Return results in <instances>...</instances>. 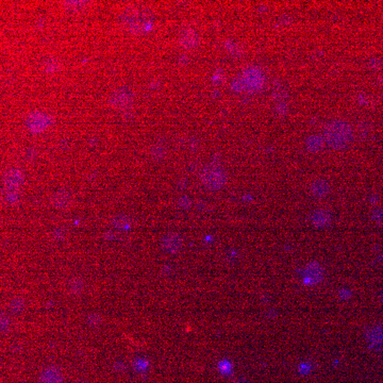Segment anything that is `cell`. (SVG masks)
<instances>
[{
	"instance_id": "6da1fadb",
	"label": "cell",
	"mask_w": 383,
	"mask_h": 383,
	"mask_svg": "<svg viewBox=\"0 0 383 383\" xmlns=\"http://www.w3.org/2000/svg\"><path fill=\"white\" fill-rule=\"evenodd\" d=\"M155 23V16L146 4L133 3L127 6L119 16L122 27L132 34L148 32Z\"/></svg>"
},
{
	"instance_id": "7a4b0ae2",
	"label": "cell",
	"mask_w": 383,
	"mask_h": 383,
	"mask_svg": "<svg viewBox=\"0 0 383 383\" xmlns=\"http://www.w3.org/2000/svg\"><path fill=\"white\" fill-rule=\"evenodd\" d=\"M352 129L344 121H332L323 129L322 139L333 149H344L351 143Z\"/></svg>"
},
{
	"instance_id": "3957f363",
	"label": "cell",
	"mask_w": 383,
	"mask_h": 383,
	"mask_svg": "<svg viewBox=\"0 0 383 383\" xmlns=\"http://www.w3.org/2000/svg\"><path fill=\"white\" fill-rule=\"evenodd\" d=\"M202 184L211 191H217L223 187L227 181L225 170L218 164H210L203 168L200 175Z\"/></svg>"
},
{
	"instance_id": "277c9868",
	"label": "cell",
	"mask_w": 383,
	"mask_h": 383,
	"mask_svg": "<svg viewBox=\"0 0 383 383\" xmlns=\"http://www.w3.org/2000/svg\"><path fill=\"white\" fill-rule=\"evenodd\" d=\"M133 102V92L128 88H119L115 90L109 98V104L116 110H125L129 108Z\"/></svg>"
},
{
	"instance_id": "5b68a950",
	"label": "cell",
	"mask_w": 383,
	"mask_h": 383,
	"mask_svg": "<svg viewBox=\"0 0 383 383\" xmlns=\"http://www.w3.org/2000/svg\"><path fill=\"white\" fill-rule=\"evenodd\" d=\"M242 81L245 89L250 91H259L264 84V76L258 68L250 67L244 72Z\"/></svg>"
},
{
	"instance_id": "8992f818",
	"label": "cell",
	"mask_w": 383,
	"mask_h": 383,
	"mask_svg": "<svg viewBox=\"0 0 383 383\" xmlns=\"http://www.w3.org/2000/svg\"><path fill=\"white\" fill-rule=\"evenodd\" d=\"M4 181L7 192H19L24 183V175L20 169L10 168L5 173Z\"/></svg>"
},
{
	"instance_id": "52a82bcc",
	"label": "cell",
	"mask_w": 383,
	"mask_h": 383,
	"mask_svg": "<svg viewBox=\"0 0 383 383\" xmlns=\"http://www.w3.org/2000/svg\"><path fill=\"white\" fill-rule=\"evenodd\" d=\"M26 124H27V127L29 128L30 131L38 133L44 131L50 125V118L44 113L33 112L28 116Z\"/></svg>"
},
{
	"instance_id": "ba28073f",
	"label": "cell",
	"mask_w": 383,
	"mask_h": 383,
	"mask_svg": "<svg viewBox=\"0 0 383 383\" xmlns=\"http://www.w3.org/2000/svg\"><path fill=\"white\" fill-rule=\"evenodd\" d=\"M183 246L182 237L176 232L166 233L161 240L162 249L168 253H177L181 250Z\"/></svg>"
},
{
	"instance_id": "9c48e42d",
	"label": "cell",
	"mask_w": 383,
	"mask_h": 383,
	"mask_svg": "<svg viewBox=\"0 0 383 383\" xmlns=\"http://www.w3.org/2000/svg\"><path fill=\"white\" fill-rule=\"evenodd\" d=\"M179 43L185 49H194L199 44V36L193 28H183L179 36Z\"/></svg>"
},
{
	"instance_id": "30bf717a",
	"label": "cell",
	"mask_w": 383,
	"mask_h": 383,
	"mask_svg": "<svg viewBox=\"0 0 383 383\" xmlns=\"http://www.w3.org/2000/svg\"><path fill=\"white\" fill-rule=\"evenodd\" d=\"M323 278V269L316 262H312L306 265L304 270V280L309 284H317Z\"/></svg>"
},
{
	"instance_id": "8fae6325",
	"label": "cell",
	"mask_w": 383,
	"mask_h": 383,
	"mask_svg": "<svg viewBox=\"0 0 383 383\" xmlns=\"http://www.w3.org/2000/svg\"><path fill=\"white\" fill-rule=\"evenodd\" d=\"M51 206L58 210H64L70 207L72 202V195L65 189H60L54 193L51 196Z\"/></svg>"
},
{
	"instance_id": "7c38bea8",
	"label": "cell",
	"mask_w": 383,
	"mask_h": 383,
	"mask_svg": "<svg viewBox=\"0 0 383 383\" xmlns=\"http://www.w3.org/2000/svg\"><path fill=\"white\" fill-rule=\"evenodd\" d=\"M40 383H63L61 371L55 366H50L42 371L40 376Z\"/></svg>"
},
{
	"instance_id": "4fadbf2b",
	"label": "cell",
	"mask_w": 383,
	"mask_h": 383,
	"mask_svg": "<svg viewBox=\"0 0 383 383\" xmlns=\"http://www.w3.org/2000/svg\"><path fill=\"white\" fill-rule=\"evenodd\" d=\"M310 191H311V194L314 196V197L322 198V197H325V196L328 195V193L330 191V185L326 180L318 179V180H315L314 182H312Z\"/></svg>"
},
{
	"instance_id": "5bb4252c",
	"label": "cell",
	"mask_w": 383,
	"mask_h": 383,
	"mask_svg": "<svg viewBox=\"0 0 383 383\" xmlns=\"http://www.w3.org/2000/svg\"><path fill=\"white\" fill-rule=\"evenodd\" d=\"M311 221L315 227H327L331 223V214L326 210L315 211L312 214Z\"/></svg>"
},
{
	"instance_id": "9a60e30c",
	"label": "cell",
	"mask_w": 383,
	"mask_h": 383,
	"mask_svg": "<svg viewBox=\"0 0 383 383\" xmlns=\"http://www.w3.org/2000/svg\"><path fill=\"white\" fill-rule=\"evenodd\" d=\"M67 292L71 295L78 296L84 291V282L80 278H72L66 284Z\"/></svg>"
},
{
	"instance_id": "2e32d148",
	"label": "cell",
	"mask_w": 383,
	"mask_h": 383,
	"mask_svg": "<svg viewBox=\"0 0 383 383\" xmlns=\"http://www.w3.org/2000/svg\"><path fill=\"white\" fill-rule=\"evenodd\" d=\"M132 225V220L129 216L124 214L115 215L112 218V226L119 230H128Z\"/></svg>"
},
{
	"instance_id": "e0dca14e",
	"label": "cell",
	"mask_w": 383,
	"mask_h": 383,
	"mask_svg": "<svg viewBox=\"0 0 383 383\" xmlns=\"http://www.w3.org/2000/svg\"><path fill=\"white\" fill-rule=\"evenodd\" d=\"M90 3L84 0H70V2H63L62 5L70 12H79L87 7Z\"/></svg>"
},
{
	"instance_id": "ac0fdd59",
	"label": "cell",
	"mask_w": 383,
	"mask_h": 383,
	"mask_svg": "<svg viewBox=\"0 0 383 383\" xmlns=\"http://www.w3.org/2000/svg\"><path fill=\"white\" fill-rule=\"evenodd\" d=\"M323 142L325 141H323L322 138H319L317 135H313L306 141V147L311 151H317L322 147Z\"/></svg>"
},
{
	"instance_id": "d6986e66",
	"label": "cell",
	"mask_w": 383,
	"mask_h": 383,
	"mask_svg": "<svg viewBox=\"0 0 383 383\" xmlns=\"http://www.w3.org/2000/svg\"><path fill=\"white\" fill-rule=\"evenodd\" d=\"M25 309V301L23 298L16 297L14 299H12L9 303V310H10L14 314H19L22 313Z\"/></svg>"
},
{
	"instance_id": "ffe728a7",
	"label": "cell",
	"mask_w": 383,
	"mask_h": 383,
	"mask_svg": "<svg viewBox=\"0 0 383 383\" xmlns=\"http://www.w3.org/2000/svg\"><path fill=\"white\" fill-rule=\"evenodd\" d=\"M59 65V61L56 58H47L45 59V61L43 62V68H44V71L48 74H53L57 72Z\"/></svg>"
},
{
	"instance_id": "44dd1931",
	"label": "cell",
	"mask_w": 383,
	"mask_h": 383,
	"mask_svg": "<svg viewBox=\"0 0 383 383\" xmlns=\"http://www.w3.org/2000/svg\"><path fill=\"white\" fill-rule=\"evenodd\" d=\"M150 155L152 157L153 160H161L163 159L166 155V151H165V148L163 146H161V145H156V146H153L151 148V151H150Z\"/></svg>"
},
{
	"instance_id": "7402d4cb",
	"label": "cell",
	"mask_w": 383,
	"mask_h": 383,
	"mask_svg": "<svg viewBox=\"0 0 383 383\" xmlns=\"http://www.w3.org/2000/svg\"><path fill=\"white\" fill-rule=\"evenodd\" d=\"M88 322L90 323V325L92 326H97L99 325V323L101 322V317L99 314H96V313H93V314H90L89 317H88Z\"/></svg>"
},
{
	"instance_id": "603a6c76",
	"label": "cell",
	"mask_w": 383,
	"mask_h": 383,
	"mask_svg": "<svg viewBox=\"0 0 383 383\" xmlns=\"http://www.w3.org/2000/svg\"><path fill=\"white\" fill-rule=\"evenodd\" d=\"M0 323H2V332L3 333H6V332L8 331L9 327H10V320H9L8 316L6 314H2V318H0Z\"/></svg>"
},
{
	"instance_id": "cb8c5ba5",
	"label": "cell",
	"mask_w": 383,
	"mask_h": 383,
	"mask_svg": "<svg viewBox=\"0 0 383 383\" xmlns=\"http://www.w3.org/2000/svg\"><path fill=\"white\" fill-rule=\"evenodd\" d=\"M51 236H53L54 240L56 241H59V240H62V238H64V230L63 229H60V228H56L54 230V232L51 233Z\"/></svg>"
},
{
	"instance_id": "d4e9b609",
	"label": "cell",
	"mask_w": 383,
	"mask_h": 383,
	"mask_svg": "<svg viewBox=\"0 0 383 383\" xmlns=\"http://www.w3.org/2000/svg\"><path fill=\"white\" fill-rule=\"evenodd\" d=\"M7 200L11 203L19 200V192H7Z\"/></svg>"
},
{
	"instance_id": "484cf974",
	"label": "cell",
	"mask_w": 383,
	"mask_h": 383,
	"mask_svg": "<svg viewBox=\"0 0 383 383\" xmlns=\"http://www.w3.org/2000/svg\"><path fill=\"white\" fill-rule=\"evenodd\" d=\"M233 383H251L249 380H247V379H244V378H240V379H237V380H235Z\"/></svg>"
}]
</instances>
